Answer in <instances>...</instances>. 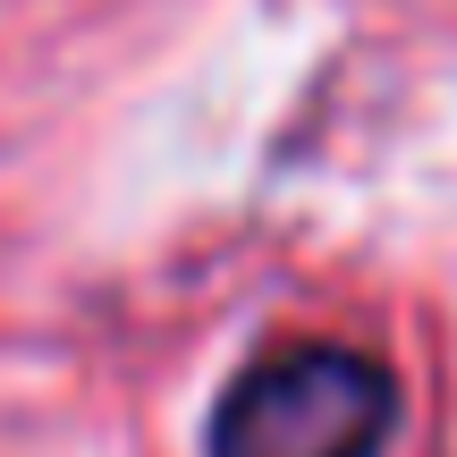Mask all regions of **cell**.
I'll use <instances>...</instances> for the list:
<instances>
[{
	"mask_svg": "<svg viewBox=\"0 0 457 457\" xmlns=\"http://www.w3.org/2000/svg\"><path fill=\"white\" fill-rule=\"evenodd\" d=\"M398 432V381L373 356L296 339L220 390L204 457H381Z\"/></svg>",
	"mask_w": 457,
	"mask_h": 457,
	"instance_id": "obj_1",
	"label": "cell"
}]
</instances>
